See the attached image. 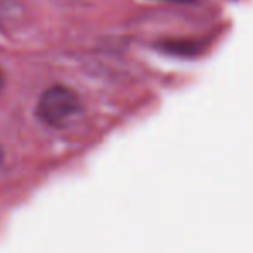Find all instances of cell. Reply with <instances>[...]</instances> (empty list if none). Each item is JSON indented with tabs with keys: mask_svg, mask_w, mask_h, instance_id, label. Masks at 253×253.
Wrapping results in <instances>:
<instances>
[{
	"mask_svg": "<svg viewBox=\"0 0 253 253\" xmlns=\"http://www.w3.org/2000/svg\"><path fill=\"white\" fill-rule=\"evenodd\" d=\"M0 160H2V150H0Z\"/></svg>",
	"mask_w": 253,
	"mask_h": 253,
	"instance_id": "4",
	"label": "cell"
},
{
	"mask_svg": "<svg viewBox=\"0 0 253 253\" xmlns=\"http://www.w3.org/2000/svg\"><path fill=\"white\" fill-rule=\"evenodd\" d=\"M2 88H3V74H2V71H0V91H2Z\"/></svg>",
	"mask_w": 253,
	"mask_h": 253,
	"instance_id": "2",
	"label": "cell"
},
{
	"mask_svg": "<svg viewBox=\"0 0 253 253\" xmlns=\"http://www.w3.org/2000/svg\"><path fill=\"white\" fill-rule=\"evenodd\" d=\"M83 110L78 93L64 84H53L42 93L37 103V116L50 127H67Z\"/></svg>",
	"mask_w": 253,
	"mask_h": 253,
	"instance_id": "1",
	"label": "cell"
},
{
	"mask_svg": "<svg viewBox=\"0 0 253 253\" xmlns=\"http://www.w3.org/2000/svg\"><path fill=\"white\" fill-rule=\"evenodd\" d=\"M169 2H179V3H188V2H193V0H169Z\"/></svg>",
	"mask_w": 253,
	"mask_h": 253,
	"instance_id": "3",
	"label": "cell"
}]
</instances>
